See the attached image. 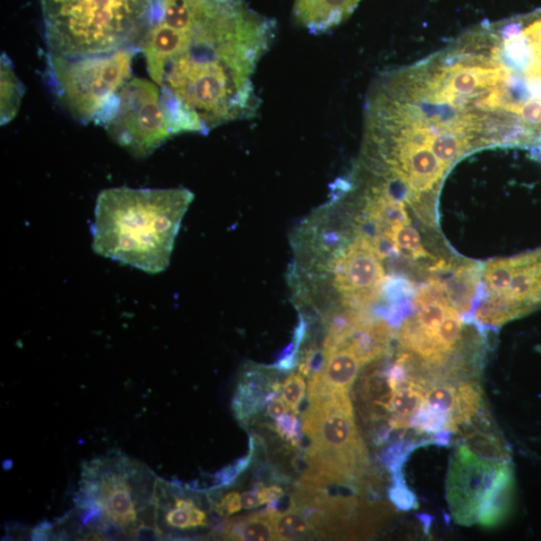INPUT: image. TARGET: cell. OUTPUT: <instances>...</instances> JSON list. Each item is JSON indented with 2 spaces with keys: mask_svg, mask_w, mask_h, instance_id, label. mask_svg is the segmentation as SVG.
Instances as JSON below:
<instances>
[{
  "mask_svg": "<svg viewBox=\"0 0 541 541\" xmlns=\"http://www.w3.org/2000/svg\"><path fill=\"white\" fill-rule=\"evenodd\" d=\"M277 30L246 0H156L141 52L183 133L255 116L253 74Z\"/></svg>",
  "mask_w": 541,
  "mask_h": 541,
  "instance_id": "6da1fadb",
  "label": "cell"
},
{
  "mask_svg": "<svg viewBox=\"0 0 541 541\" xmlns=\"http://www.w3.org/2000/svg\"><path fill=\"white\" fill-rule=\"evenodd\" d=\"M193 200L185 188L105 190L97 200L92 249L143 272H163Z\"/></svg>",
  "mask_w": 541,
  "mask_h": 541,
  "instance_id": "7a4b0ae2",
  "label": "cell"
},
{
  "mask_svg": "<svg viewBox=\"0 0 541 541\" xmlns=\"http://www.w3.org/2000/svg\"><path fill=\"white\" fill-rule=\"evenodd\" d=\"M47 55L79 57L141 50L156 0H39Z\"/></svg>",
  "mask_w": 541,
  "mask_h": 541,
  "instance_id": "3957f363",
  "label": "cell"
},
{
  "mask_svg": "<svg viewBox=\"0 0 541 541\" xmlns=\"http://www.w3.org/2000/svg\"><path fill=\"white\" fill-rule=\"evenodd\" d=\"M304 433L311 441L307 483L351 485L365 473L367 451L355 425L349 392L308 395Z\"/></svg>",
  "mask_w": 541,
  "mask_h": 541,
  "instance_id": "277c9868",
  "label": "cell"
},
{
  "mask_svg": "<svg viewBox=\"0 0 541 541\" xmlns=\"http://www.w3.org/2000/svg\"><path fill=\"white\" fill-rule=\"evenodd\" d=\"M139 50L63 57L47 55V78L59 103L75 120L98 124L118 92L132 80Z\"/></svg>",
  "mask_w": 541,
  "mask_h": 541,
  "instance_id": "5b68a950",
  "label": "cell"
},
{
  "mask_svg": "<svg viewBox=\"0 0 541 541\" xmlns=\"http://www.w3.org/2000/svg\"><path fill=\"white\" fill-rule=\"evenodd\" d=\"M97 125L139 159L150 157L174 135L182 133L162 90L155 82L132 79L118 92Z\"/></svg>",
  "mask_w": 541,
  "mask_h": 541,
  "instance_id": "8992f818",
  "label": "cell"
},
{
  "mask_svg": "<svg viewBox=\"0 0 541 541\" xmlns=\"http://www.w3.org/2000/svg\"><path fill=\"white\" fill-rule=\"evenodd\" d=\"M141 468L122 459L92 461L83 472L82 494V506L90 518L104 520L101 528L107 537H117L125 529L134 530L141 537L139 514L155 498L141 496Z\"/></svg>",
  "mask_w": 541,
  "mask_h": 541,
  "instance_id": "52a82bcc",
  "label": "cell"
},
{
  "mask_svg": "<svg viewBox=\"0 0 541 541\" xmlns=\"http://www.w3.org/2000/svg\"><path fill=\"white\" fill-rule=\"evenodd\" d=\"M503 463L479 458L465 444L455 451L448 471L447 502L456 523L470 527L477 522L481 504Z\"/></svg>",
  "mask_w": 541,
  "mask_h": 541,
  "instance_id": "ba28073f",
  "label": "cell"
},
{
  "mask_svg": "<svg viewBox=\"0 0 541 541\" xmlns=\"http://www.w3.org/2000/svg\"><path fill=\"white\" fill-rule=\"evenodd\" d=\"M380 259L374 240L360 236L334 265L336 288L349 297L356 296L354 298L357 301L360 296H365V302H368L384 279Z\"/></svg>",
  "mask_w": 541,
  "mask_h": 541,
  "instance_id": "9c48e42d",
  "label": "cell"
},
{
  "mask_svg": "<svg viewBox=\"0 0 541 541\" xmlns=\"http://www.w3.org/2000/svg\"><path fill=\"white\" fill-rule=\"evenodd\" d=\"M362 363L348 344L330 353L322 369L312 377L309 395L349 392Z\"/></svg>",
  "mask_w": 541,
  "mask_h": 541,
  "instance_id": "30bf717a",
  "label": "cell"
},
{
  "mask_svg": "<svg viewBox=\"0 0 541 541\" xmlns=\"http://www.w3.org/2000/svg\"><path fill=\"white\" fill-rule=\"evenodd\" d=\"M361 0H294L296 22L319 35L333 30L348 20Z\"/></svg>",
  "mask_w": 541,
  "mask_h": 541,
  "instance_id": "8fae6325",
  "label": "cell"
},
{
  "mask_svg": "<svg viewBox=\"0 0 541 541\" xmlns=\"http://www.w3.org/2000/svg\"><path fill=\"white\" fill-rule=\"evenodd\" d=\"M514 479L511 467L505 462L494 480L481 504L477 521L485 528H496L511 511Z\"/></svg>",
  "mask_w": 541,
  "mask_h": 541,
  "instance_id": "7c38bea8",
  "label": "cell"
},
{
  "mask_svg": "<svg viewBox=\"0 0 541 541\" xmlns=\"http://www.w3.org/2000/svg\"><path fill=\"white\" fill-rule=\"evenodd\" d=\"M429 387L412 380L405 379L392 393L389 409L391 419L389 425L392 429H406L412 426L414 417L424 404Z\"/></svg>",
  "mask_w": 541,
  "mask_h": 541,
  "instance_id": "4fadbf2b",
  "label": "cell"
},
{
  "mask_svg": "<svg viewBox=\"0 0 541 541\" xmlns=\"http://www.w3.org/2000/svg\"><path fill=\"white\" fill-rule=\"evenodd\" d=\"M277 512L274 510H268L227 520L221 529L223 537L232 540H277L275 534Z\"/></svg>",
  "mask_w": 541,
  "mask_h": 541,
  "instance_id": "5bb4252c",
  "label": "cell"
},
{
  "mask_svg": "<svg viewBox=\"0 0 541 541\" xmlns=\"http://www.w3.org/2000/svg\"><path fill=\"white\" fill-rule=\"evenodd\" d=\"M0 83H2V125L10 124L18 116L24 88L18 74L15 73L12 59L6 54L2 55L0 61Z\"/></svg>",
  "mask_w": 541,
  "mask_h": 541,
  "instance_id": "9a60e30c",
  "label": "cell"
},
{
  "mask_svg": "<svg viewBox=\"0 0 541 541\" xmlns=\"http://www.w3.org/2000/svg\"><path fill=\"white\" fill-rule=\"evenodd\" d=\"M486 408L483 389L477 382H465L456 389V402L452 413V434L469 424L473 417Z\"/></svg>",
  "mask_w": 541,
  "mask_h": 541,
  "instance_id": "2e32d148",
  "label": "cell"
},
{
  "mask_svg": "<svg viewBox=\"0 0 541 541\" xmlns=\"http://www.w3.org/2000/svg\"><path fill=\"white\" fill-rule=\"evenodd\" d=\"M459 434L463 436L464 444L479 458L496 462L510 460L509 451L496 430L468 428L461 430Z\"/></svg>",
  "mask_w": 541,
  "mask_h": 541,
  "instance_id": "e0dca14e",
  "label": "cell"
},
{
  "mask_svg": "<svg viewBox=\"0 0 541 541\" xmlns=\"http://www.w3.org/2000/svg\"><path fill=\"white\" fill-rule=\"evenodd\" d=\"M163 521L173 529H193L206 528L208 515L191 498L176 497L174 503L164 511Z\"/></svg>",
  "mask_w": 541,
  "mask_h": 541,
  "instance_id": "ac0fdd59",
  "label": "cell"
},
{
  "mask_svg": "<svg viewBox=\"0 0 541 541\" xmlns=\"http://www.w3.org/2000/svg\"><path fill=\"white\" fill-rule=\"evenodd\" d=\"M313 529L310 520L297 506L288 511L277 512L275 534L277 540H301L309 537Z\"/></svg>",
  "mask_w": 541,
  "mask_h": 541,
  "instance_id": "d6986e66",
  "label": "cell"
},
{
  "mask_svg": "<svg viewBox=\"0 0 541 541\" xmlns=\"http://www.w3.org/2000/svg\"><path fill=\"white\" fill-rule=\"evenodd\" d=\"M386 239L391 242L396 251L411 259H420L429 256L421 242V236L416 229L410 225H399L389 228L385 232Z\"/></svg>",
  "mask_w": 541,
  "mask_h": 541,
  "instance_id": "ffe728a7",
  "label": "cell"
},
{
  "mask_svg": "<svg viewBox=\"0 0 541 541\" xmlns=\"http://www.w3.org/2000/svg\"><path fill=\"white\" fill-rule=\"evenodd\" d=\"M515 268V256L497 259L486 264L484 280L487 296L501 295L509 286Z\"/></svg>",
  "mask_w": 541,
  "mask_h": 541,
  "instance_id": "44dd1931",
  "label": "cell"
},
{
  "mask_svg": "<svg viewBox=\"0 0 541 541\" xmlns=\"http://www.w3.org/2000/svg\"><path fill=\"white\" fill-rule=\"evenodd\" d=\"M462 333L463 322L459 312L451 306L436 336L437 348L446 358L456 349Z\"/></svg>",
  "mask_w": 541,
  "mask_h": 541,
  "instance_id": "7402d4cb",
  "label": "cell"
},
{
  "mask_svg": "<svg viewBox=\"0 0 541 541\" xmlns=\"http://www.w3.org/2000/svg\"><path fill=\"white\" fill-rule=\"evenodd\" d=\"M306 383L301 374L287 377L282 387V397L289 410L298 413L300 405L305 397Z\"/></svg>",
  "mask_w": 541,
  "mask_h": 541,
  "instance_id": "603a6c76",
  "label": "cell"
},
{
  "mask_svg": "<svg viewBox=\"0 0 541 541\" xmlns=\"http://www.w3.org/2000/svg\"><path fill=\"white\" fill-rule=\"evenodd\" d=\"M392 502L403 511L412 509L416 503V495L402 484H397L391 492Z\"/></svg>",
  "mask_w": 541,
  "mask_h": 541,
  "instance_id": "cb8c5ba5",
  "label": "cell"
},
{
  "mask_svg": "<svg viewBox=\"0 0 541 541\" xmlns=\"http://www.w3.org/2000/svg\"><path fill=\"white\" fill-rule=\"evenodd\" d=\"M216 511L219 514L231 515L238 513L243 510L241 494L231 492L228 493L221 498L216 507Z\"/></svg>",
  "mask_w": 541,
  "mask_h": 541,
  "instance_id": "d4e9b609",
  "label": "cell"
},
{
  "mask_svg": "<svg viewBox=\"0 0 541 541\" xmlns=\"http://www.w3.org/2000/svg\"><path fill=\"white\" fill-rule=\"evenodd\" d=\"M277 429L281 435L289 439V441L296 442H298L299 431H298V420L295 416H283L277 419Z\"/></svg>",
  "mask_w": 541,
  "mask_h": 541,
  "instance_id": "484cf974",
  "label": "cell"
},
{
  "mask_svg": "<svg viewBox=\"0 0 541 541\" xmlns=\"http://www.w3.org/2000/svg\"><path fill=\"white\" fill-rule=\"evenodd\" d=\"M289 408L283 397L270 396L267 403V413L270 418L277 420L285 416Z\"/></svg>",
  "mask_w": 541,
  "mask_h": 541,
  "instance_id": "4316f807",
  "label": "cell"
},
{
  "mask_svg": "<svg viewBox=\"0 0 541 541\" xmlns=\"http://www.w3.org/2000/svg\"><path fill=\"white\" fill-rule=\"evenodd\" d=\"M261 505L273 502L281 498L284 494L283 489L279 486H264L256 488Z\"/></svg>",
  "mask_w": 541,
  "mask_h": 541,
  "instance_id": "83f0119b",
  "label": "cell"
},
{
  "mask_svg": "<svg viewBox=\"0 0 541 541\" xmlns=\"http://www.w3.org/2000/svg\"><path fill=\"white\" fill-rule=\"evenodd\" d=\"M241 497L243 510H253L261 505L256 489L241 494Z\"/></svg>",
  "mask_w": 541,
  "mask_h": 541,
  "instance_id": "f1b7e54d",
  "label": "cell"
}]
</instances>
